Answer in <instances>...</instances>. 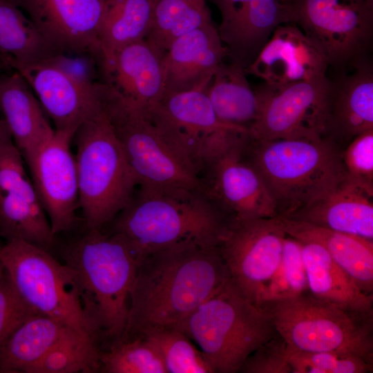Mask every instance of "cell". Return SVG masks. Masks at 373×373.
<instances>
[{"mask_svg":"<svg viewBox=\"0 0 373 373\" xmlns=\"http://www.w3.org/2000/svg\"><path fill=\"white\" fill-rule=\"evenodd\" d=\"M229 279L218 246L185 243L147 254L137 265L120 337L175 327Z\"/></svg>","mask_w":373,"mask_h":373,"instance_id":"obj_1","label":"cell"},{"mask_svg":"<svg viewBox=\"0 0 373 373\" xmlns=\"http://www.w3.org/2000/svg\"><path fill=\"white\" fill-rule=\"evenodd\" d=\"M138 262L149 254L185 243L218 246L231 222L200 189L137 185L111 221Z\"/></svg>","mask_w":373,"mask_h":373,"instance_id":"obj_2","label":"cell"},{"mask_svg":"<svg viewBox=\"0 0 373 373\" xmlns=\"http://www.w3.org/2000/svg\"><path fill=\"white\" fill-rule=\"evenodd\" d=\"M85 229L61 248L60 256L74 275L84 313L102 346L124 331L139 262L119 235Z\"/></svg>","mask_w":373,"mask_h":373,"instance_id":"obj_3","label":"cell"},{"mask_svg":"<svg viewBox=\"0 0 373 373\" xmlns=\"http://www.w3.org/2000/svg\"><path fill=\"white\" fill-rule=\"evenodd\" d=\"M245 155L267 189L277 216L289 217L329 194L347 178L342 153L326 137L270 140L249 137Z\"/></svg>","mask_w":373,"mask_h":373,"instance_id":"obj_4","label":"cell"},{"mask_svg":"<svg viewBox=\"0 0 373 373\" xmlns=\"http://www.w3.org/2000/svg\"><path fill=\"white\" fill-rule=\"evenodd\" d=\"M173 327L198 345L215 373L238 372L250 354L277 334L269 314L231 279Z\"/></svg>","mask_w":373,"mask_h":373,"instance_id":"obj_5","label":"cell"},{"mask_svg":"<svg viewBox=\"0 0 373 373\" xmlns=\"http://www.w3.org/2000/svg\"><path fill=\"white\" fill-rule=\"evenodd\" d=\"M73 140L85 229L103 230L130 200L136 180L103 108L77 128Z\"/></svg>","mask_w":373,"mask_h":373,"instance_id":"obj_6","label":"cell"},{"mask_svg":"<svg viewBox=\"0 0 373 373\" xmlns=\"http://www.w3.org/2000/svg\"><path fill=\"white\" fill-rule=\"evenodd\" d=\"M258 306L269 314L291 348L352 354L373 361V310H349L309 292Z\"/></svg>","mask_w":373,"mask_h":373,"instance_id":"obj_7","label":"cell"},{"mask_svg":"<svg viewBox=\"0 0 373 373\" xmlns=\"http://www.w3.org/2000/svg\"><path fill=\"white\" fill-rule=\"evenodd\" d=\"M0 260L19 296L36 312L101 341L85 316L72 271L50 250L6 240L0 245Z\"/></svg>","mask_w":373,"mask_h":373,"instance_id":"obj_8","label":"cell"},{"mask_svg":"<svg viewBox=\"0 0 373 373\" xmlns=\"http://www.w3.org/2000/svg\"><path fill=\"white\" fill-rule=\"evenodd\" d=\"M206 90L166 93L147 117L197 177L209 157L249 135L247 129L218 119Z\"/></svg>","mask_w":373,"mask_h":373,"instance_id":"obj_9","label":"cell"},{"mask_svg":"<svg viewBox=\"0 0 373 373\" xmlns=\"http://www.w3.org/2000/svg\"><path fill=\"white\" fill-rule=\"evenodd\" d=\"M292 23L317 46L329 66L340 73L368 57L373 8L366 0H289Z\"/></svg>","mask_w":373,"mask_h":373,"instance_id":"obj_10","label":"cell"},{"mask_svg":"<svg viewBox=\"0 0 373 373\" xmlns=\"http://www.w3.org/2000/svg\"><path fill=\"white\" fill-rule=\"evenodd\" d=\"M260 106L249 130L256 140L318 139L325 137L334 83L327 75L282 86L265 83L254 88Z\"/></svg>","mask_w":373,"mask_h":373,"instance_id":"obj_11","label":"cell"},{"mask_svg":"<svg viewBox=\"0 0 373 373\" xmlns=\"http://www.w3.org/2000/svg\"><path fill=\"white\" fill-rule=\"evenodd\" d=\"M249 137L245 135L212 155L198 175L202 191L231 224L277 216L267 189L245 155Z\"/></svg>","mask_w":373,"mask_h":373,"instance_id":"obj_12","label":"cell"},{"mask_svg":"<svg viewBox=\"0 0 373 373\" xmlns=\"http://www.w3.org/2000/svg\"><path fill=\"white\" fill-rule=\"evenodd\" d=\"M102 108L137 185L201 190L198 178L165 142L147 117L106 101Z\"/></svg>","mask_w":373,"mask_h":373,"instance_id":"obj_13","label":"cell"},{"mask_svg":"<svg viewBox=\"0 0 373 373\" xmlns=\"http://www.w3.org/2000/svg\"><path fill=\"white\" fill-rule=\"evenodd\" d=\"M285 236L276 216L241 221L218 245L231 282L256 305L279 265Z\"/></svg>","mask_w":373,"mask_h":373,"instance_id":"obj_14","label":"cell"},{"mask_svg":"<svg viewBox=\"0 0 373 373\" xmlns=\"http://www.w3.org/2000/svg\"><path fill=\"white\" fill-rule=\"evenodd\" d=\"M74 134L55 129L24 159L55 237L73 229L78 220L77 174L75 155L70 149Z\"/></svg>","mask_w":373,"mask_h":373,"instance_id":"obj_15","label":"cell"},{"mask_svg":"<svg viewBox=\"0 0 373 373\" xmlns=\"http://www.w3.org/2000/svg\"><path fill=\"white\" fill-rule=\"evenodd\" d=\"M162 58L142 39L100 61L103 97L148 117L166 92Z\"/></svg>","mask_w":373,"mask_h":373,"instance_id":"obj_16","label":"cell"},{"mask_svg":"<svg viewBox=\"0 0 373 373\" xmlns=\"http://www.w3.org/2000/svg\"><path fill=\"white\" fill-rule=\"evenodd\" d=\"M23 160L13 143H0V238L50 249L55 236Z\"/></svg>","mask_w":373,"mask_h":373,"instance_id":"obj_17","label":"cell"},{"mask_svg":"<svg viewBox=\"0 0 373 373\" xmlns=\"http://www.w3.org/2000/svg\"><path fill=\"white\" fill-rule=\"evenodd\" d=\"M6 61L28 82L55 130L75 133L102 109L100 82H84L50 59L29 64Z\"/></svg>","mask_w":373,"mask_h":373,"instance_id":"obj_18","label":"cell"},{"mask_svg":"<svg viewBox=\"0 0 373 373\" xmlns=\"http://www.w3.org/2000/svg\"><path fill=\"white\" fill-rule=\"evenodd\" d=\"M106 0H18L44 39L59 52L100 59L99 28Z\"/></svg>","mask_w":373,"mask_h":373,"instance_id":"obj_19","label":"cell"},{"mask_svg":"<svg viewBox=\"0 0 373 373\" xmlns=\"http://www.w3.org/2000/svg\"><path fill=\"white\" fill-rule=\"evenodd\" d=\"M325 55L295 23L274 30L253 62L245 70L273 86L316 79L327 75Z\"/></svg>","mask_w":373,"mask_h":373,"instance_id":"obj_20","label":"cell"},{"mask_svg":"<svg viewBox=\"0 0 373 373\" xmlns=\"http://www.w3.org/2000/svg\"><path fill=\"white\" fill-rule=\"evenodd\" d=\"M227 57L212 21L175 39L162 58L166 93L207 88Z\"/></svg>","mask_w":373,"mask_h":373,"instance_id":"obj_21","label":"cell"},{"mask_svg":"<svg viewBox=\"0 0 373 373\" xmlns=\"http://www.w3.org/2000/svg\"><path fill=\"white\" fill-rule=\"evenodd\" d=\"M333 80L325 137L336 144L373 129V67L367 57Z\"/></svg>","mask_w":373,"mask_h":373,"instance_id":"obj_22","label":"cell"},{"mask_svg":"<svg viewBox=\"0 0 373 373\" xmlns=\"http://www.w3.org/2000/svg\"><path fill=\"white\" fill-rule=\"evenodd\" d=\"M0 110L23 160L55 131L28 82L12 68L0 73Z\"/></svg>","mask_w":373,"mask_h":373,"instance_id":"obj_23","label":"cell"},{"mask_svg":"<svg viewBox=\"0 0 373 373\" xmlns=\"http://www.w3.org/2000/svg\"><path fill=\"white\" fill-rule=\"evenodd\" d=\"M372 198L346 178L329 194L287 218L373 240Z\"/></svg>","mask_w":373,"mask_h":373,"instance_id":"obj_24","label":"cell"},{"mask_svg":"<svg viewBox=\"0 0 373 373\" xmlns=\"http://www.w3.org/2000/svg\"><path fill=\"white\" fill-rule=\"evenodd\" d=\"M276 218L287 235L323 246L363 293L373 295V240L306 222Z\"/></svg>","mask_w":373,"mask_h":373,"instance_id":"obj_25","label":"cell"},{"mask_svg":"<svg viewBox=\"0 0 373 373\" xmlns=\"http://www.w3.org/2000/svg\"><path fill=\"white\" fill-rule=\"evenodd\" d=\"M299 242L312 296L349 310H373V295L363 293L323 246L314 242Z\"/></svg>","mask_w":373,"mask_h":373,"instance_id":"obj_26","label":"cell"},{"mask_svg":"<svg viewBox=\"0 0 373 373\" xmlns=\"http://www.w3.org/2000/svg\"><path fill=\"white\" fill-rule=\"evenodd\" d=\"M72 330L74 329L44 314L30 316L0 347V373H27Z\"/></svg>","mask_w":373,"mask_h":373,"instance_id":"obj_27","label":"cell"},{"mask_svg":"<svg viewBox=\"0 0 373 373\" xmlns=\"http://www.w3.org/2000/svg\"><path fill=\"white\" fill-rule=\"evenodd\" d=\"M206 91L216 115L222 122L249 131L256 122L259 99L240 64L222 61Z\"/></svg>","mask_w":373,"mask_h":373,"instance_id":"obj_28","label":"cell"},{"mask_svg":"<svg viewBox=\"0 0 373 373\" xmlns=\"http://www.w3.org/2000/svg\"><path fill=\"white\" fill-rule=\"evenodd\" d=\"M154 8L152 0H106L99 28L100 61L131 44L145 39Z\"/></svg>","mask_w":373,"mask_h":373,"instance_id":"obj_29","label":"cell"},{"mask_svg":"<svg viewBox=\"0 0 373 373\" xmlns=\"http://www.w3.org/2000/svg\"><path fill=\"white\" fill-rule=\"evenodd\" d=\"M0 52L6 59L22 64L46 61L61 54L22 10L8 0H0Z\"/></svg>","mask_w":373,"mask_h":373,"instance_id":"obj_30","label":"cell"},{"mask_svg":"<svg viewBox=\"0 0 373 373\" xmlns=\"http://www.w3.org/2000/svg\"><path fill=\"white\" fill-rule=\"evenodd\" d=\"M207 0H158L146 41L162 57L178 37L211 21Z\"/></svg>","mask_w":373,"mask_h":373,"instance_id":"obj_31","label":"cell"},{"mask_svg":"<svg viewBox=\"0 0 373 373\" xmlns=\"http://www.w3.org/2000/svg\"><path fill=\"white\" fill-rule=\"evenodd\" d=\"M101 341L72 330L59 340L27 373H93L100 367Z\"/></svg>","mask_w":373,"mask_h":373,"instance_id":"obj_32","label":"cell"},{"mask_svg":"<svg viewBox=\"0 0 373 373\" xmlns=\"http://www.w3.org/2000/svg\"><path fill=\"white\" fill-rule=\"evenodd\" d=\"M99 372L167 373L155 346L143 335L119 337L102 346Z\"/></svg>","mask_w":373,"mask_h":373,"instance_id":"obj_33","label":"cell"},{"mask_svg":"<svg viewBox=\"0 0 373 373\" xmlns=\"http://www.w3.org/2000/svg\"><path fill=\"white\" fill-rule=\"evenodd\" d=\"M138 335L155 346L167 373H215L201 350L175 327H152Z\"/></svg>","mask_w":373,"mask_h":373,"instance_id":"obj_34","label":"cell"},{"mask_svg":"<svg viewBox=\"0 0 373 373\" xmlns=\"http://www.w3.org/2000/svg\"><path fill=\"white\" fill-rule=\"evenodd\" d=\"M308 292L307 274L300 242L286 234L280 262L260 303L289 298Z\"/></svg>","mask_w":373,"mask_h":373,"instance_id":"obj_35","label":"cell"},{"mask_svg":"<svg viewBox=\"0 0 373 373\" xmlns=\"http://www.w3.org/2000/svg\"><path fill=\"white\" fill-rule=\"evenodd\" d=\"M287 359L292 373H367L373 361L361 356L329 351L307 352L287 345Z\"/></svg>","mask_w":373,"mask_h":373,"instance_id":"obj_36","label":"cell"},{"mask_svg":"<svg viewBox=\"0 0 373 373\" xmlns=\"http://www.w3.org/2000/svg\"><path fill=\"white\" fill-rule=\"evenodd\" d=\"M342 159L347 178L373 196V129L356 136Z\"/></svg>","mask_w":373,"mask_h":373,"instance_id":"obj_37","label":"cell"},{"mask_svg":"<svg viewBox=\"0 0 373 373\" xmlns=\"http://www.w3.org/2000/svg\"><path fill=\"white\" fill-rule=\"evenodd\" d=\"M286 350L287 343L277 332L247 356L238 372L292 373Z\"/></svg>","mask_w":373,"mask_h":373,"instance_id":"obj_38","label":"cell"},{"mask_svg":"<svg viewBox=\"0 0 373 373\" xmlns=\"http://www.w3.org/2000/svg\"><path fill=\"white\" fill-rule=\"evenodd\" d=\"M35 314L19 296L4 269L0 276V347L21 323Z\"/></svg>","mask_w":373,"mask_h":373,"instance_id":"obj_39","label":"cell"},{"mask_svg":"<svg viewBox=\"0 0 373 373\" xmlns=\"http://www.w3.org/2000/svg\"><path fill=\"white\" fill-rule=\"evenodd\" d=\"M0 66H7L4 56L0 52Z\"/></svg>","mask_w":373,"mask_h":373,"instance_id":"obj_40","label":"cell"},{"mask_svg":"<svg viewBox=\"0 0 373 373\" xmlns=\"http://www.w3.org/2000/svg\"><path fill=\"white\" fill-rule=\"evenodd\" d=\"M1 245V242H0V245ZM4 272V267L3 266V264L1 263V260H0V276L3 274V273Z\"/></svg>","mask_w":373,"mask_h":373,"instance_id":"obj_41","label":"cell"},{"mask_svg":"<svg viewBox=\"0 0 373 373\" xmlns=\"http://www.w3.org/2000/svg\"><path fill=\"white\" fill-rule=\"evenodd\" d=\"M367 5L373 8V0H366Z\"/></svg>","mask_w":373,"mask_h":373,"instance_id":"obj_42","label":"cell"},{"mask_svg":"<svg viewBox=\"0 0 373 373\" xmlns=\"http://www.w3.org/2000/svg\"><path fill=\"white\" fill-rule=\"evenodd\" d=\"M8 68V67L6 66H0V73H1V72H2V70ZM1 119H0V123H1Z\"/></svg>","mask_w":373,"mask_h":373,"instance_id":"obj_43","label":"cell"},{"mask_svg":"<svg viewBox=\"0 0 373 373\" xmlns=\"http://www.w3.org/2000/svg\"><path fill=\"white\" fill-rule=\"evenodd\" d=\"M8 1H10V2L15 3V5L17 6V1L18 0H8Z\"/></svg>","mask_w":373,"mask_h":373,"instance_id":"obj_44","label":"cell"},{"mask_svg":"<svg viewBox=\"0 0 373 373\" xmlns=\"http://www.w3.org/2000/svg\"><path fill=\"white\" fill-rule=\"evenodd\" d=\"M152 1L154 3V5H155L156 3L158 1V0H152Z\"/></svg>","mask_w":373,"mask_h":373,"instance_id":"obj_45","label":"cell"},{"mask_svg":"<svg viewBox=\"0 0 373 373\" xmlns=\"http://www.w3.org/2000/svg\"><path fill=\"white\" fill-rule=\"evenodd\" d=\"M279 1H283V2H287V1H289V0H279Z\"/></svg>","mask_w":373,"mask_h":373,"instance_id":"obj_46","label":"cell"}]
</instances>
